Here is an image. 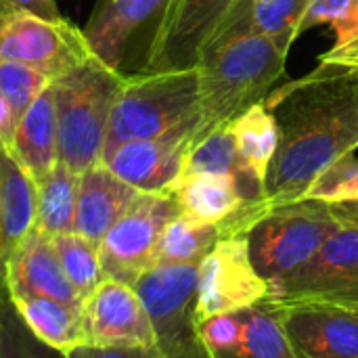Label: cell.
Masks as SVG:
<instances>
[{"label":"cell","mask_w":358,"mask_h":358,"mask_svg":"<svg viewBox=\"0 0 358 358\" xmlns=\"http://www.w3.org/2000/svg\"><path fill=\"white\" fill-rule=\"evenodd\" d=\"M279 147L264 180L266 208L306 197L313 182L358 147V65L321 61L264 99Z\"/></svg>","instance_id":"cell-1"},{"label":"cell","mask_w":358,"mask_h":358,"mask_svg":"<svg viewBox=\"0 0 358 358\" xmlns=\"http://www.w3.org/2000/svg\"><path fill=\"white\" fill-rule=\"evenodd\" d=\"M289 46V42L250 27L237 2L210 36L195 63L201 120L193 143L233 124L252 105L264 101L285 69Z\"/></svg>","instance_id":"cell-2"},{"label":"cell","mask_w":358,"mask_h":358,"mask_svg":"<svg viewBox=\"0 0 358 358\" xmlns=\"http://www.w3.org/2000/svg\"><path fill=\"white\" fill-rule=\"evenodd\" d=\"M201 120L197 69L141 71L124 80L111 109L103 153L128 141L197 132Z\"/></svg>","instance_id":"cell-3"},{"label":"cell","mask_w":358,"mask_h":358,"mask_svg":"<svg viewBox=\"0 0 358 358\" xmlns=\"http://www.w3.org/2000/svg\"><path fill=\"white\" fill-rule=\"evenodd\" d=\"M126 76L94 55L52 82L57 162L82 174L103 157L107 128Z\"/></svg>","instance_id":"cell-4"},{"label":"cell","mask_w":358,"mask_h":358,"mask_svg":"<svg viewBox=\"0 0 358 358\" xmlns=\"http://www.w3.org/2000/svg\"><path fill=\"white\" fill-rule=\"evenodd\" d=\"M340 227L325 201L275 206L245 233L252 264L271 285L308 262Z\"/></svg>","instance_id":"cell-5"},{"label":"cell","mask_w":358,"mask_h":358,"mask_svg":"<svg viewBox=\"0 0 358 358\" xmlns=\"http://www.w3.org/2000/svg\"><path fill=\"white\" fill-rule=\"evenodd\" d=\"M90 46L69 21H48L0 6V63H21L52 82L90 59Z\"/></svg>","instance_id":"cell-6"},{"label":"cell","mask_w":358,"mask_h":358,"mask_svg":"<svg viewBox=\"0 0 358 358\" xmlns=\"http://www.w3.org/2000/svg\"><path fill=\"white\" fill-rule=\"evenodd\" d=\"M178 214L180 208L172 191L141 193L99 243L105 279L134 285L155 264L159 237Z\"/></svg>","instance_id":"cell-7"},{"label":"cell","mask_w":358,"mask_h":358,"mask_svg":"<svg viewBox=\"0 0 358 358\" xmlns=\"http://www.w3.org/2000/svg\"><path fill=\"white\" fill-rule=\"evenodd\" d=\"M157 348L166 358L174 357L197 340V266L195 264H153L134 281Z\"/></svg>","instance_id":"cell-8"},{"label":"cell","mask_w":358,"mask_h":358,"mask_svg":"<svg viewBox=\"0 0 358 358\" xmlns=\"http://www.w3.org/2000/svg\"><path fill=\"white\" fill-rule=\"evenodd\" d=\"M268 298L275 302L323 300L358 306V229L342 224L308 262L271 283Z\"/></svg>","instance_id":"cell-9"},{"label":"cell","mask_w":358,"mask_h":358,"mask_svg":"<svg viewBox=\"0 0 358 358\" xmlns=\"http://www.w3.org/2000/svg\"><path fill=\"white\" fill-rule=\"evenodd\" d=\"M268 298V283L252 264L245 237H224L197 266L195 325L201 321L250 308Z\"/></svg>","instance_id":"cell-10"},{"label":"cell","mask_w":358,"mask_h":358,"mask_svg":"<svg viewBox=\"0 0 358 358\" xmlns=\"http://www.w3.org/2000/svg\"><path fill=\"white\" fill-rule=\"evenodd\" d=\"M239 0H168L153 31L145 71L195 67L201 48Z\"/></svg>","instance_id":"cell-11"},{"label":"cell","mask_w":358,"mask_h":358,"mask_svg":"<svg viewBox=\"0 0 358 358\" xmlns=\"http://www.w3.org/2000/svg\"><path fill=\"white\" fill-rule=\"evenodd\" d=\"M197 338L214 358H300L283 329L279 306L268 298L201 321Z\"/></svg>","instance_id":"cell-12"},{"label":"cell","mask_w":358,"mask_h":358,"mask_svg":"<svg viewBox=\"0 0 358 358\" xmlns=\"http://www.w3.org/2000/svg\"><path fill=\"white\" fill-rule=\"evenodd\" d=\"M275 304L300 358H358V306L323 300Z\"/></svg>","instance_id":"cell-13"},{"label":"cell","mask_w":358,"mask_h":358,"mask_svg":"<svg viewBox=\"0 0 358 358\" xmlns=\"http://www.w3.org/2000/svg\"><path fill=\"white\" fill-rule=\"evenodd\" d=\"M88 346H157L149 315L132 285L105 279L84 302Z\"/></svg>","instance_id":"cell-14"},{"label":"cell","mask_w":358,"mask_h":358,"mask_svg":"<svg viewBox=\"0 0 358 358\" xmlns=\"http://www.w3.org/2000/svg\"><path fill=\"white\" fill-rule=\"evenodd\" d=\"M191 145L193 134L128 141L103 153L101 164L141 193H168L185 174Z\"/></svg>","instance_id":"cell-15"},{"label":"cell","mask_w":358,"mask_h":358,"mask_svg":"<svg viewBox=\"0 0 358 358\" xmlns=\"http://www.w3.org/2000/svg\"><path fill=\"white\" fill-rule=\"evenodd\" d=\"M4 285L10 298L34 296L82 306L80 296L67 281L57 258L52 239L36 229L4 260Z\"/></svg>","instance_id":"cell-16"},{"label":"cell","mask_w":358,"mask_h":358,"mask_svg":"<svg viewBox=\"0 0 358 358\" xmlns=\"http://www.w3.org/2000/svg\"><path fill=\"white\" fill-rule=\"evenodd\" d=\"M141 191L117 178L105 164H96L80 174L73 233L101 243L107 231L136 201Z\"/></svg>","instance_id":"cell-17"},{"label":"cell","mask_w":358,"mask_h":358,"mask_svg":"<svg viewBox=\"0 0 358 358\" xmlns=\"http://www.w3.org/2000/svg\"><path fill=\"white\" fill-rule=\"evenodd\" d=\"M166 2L168 0H103L82 29L90 52L120 71L132 36L162 13Z\"/></svg>","instance_id":"cell-18"},{"label":"cell","mask_w":358,"mask_h":358,"mask_svg":"<svg viewBox=\"0 0 358 358\" xmlns=\"http://www.w3.org/2000/svg\"><path fill=\"white\" fill-rule=\"evenodd\" d=\"M36 203V178L0 143V264L34 231Z\"/></svg>","instance_id":"cell-19"},{"label":"cell","mask_w":358,"mask_h":358,"mask_svg":"<svg viewBox=\"0 0 358 358\" xmlns=\"http://www.w3.org/2000/svg\"><path fill=\"white\" fill-rule=\"evenodd\" d=\"M185 174L229 176L237 182L248 206L264 203V182L241 159L231 124L208 132L206 136L197 138L191 145L187 162H185Z\"/></svg>","instance_id":"cell-20"},{"label":"cell","mask_w":358,"mask_h":358,"mask_svg":"<svg viewBox=\"0 0 358 358\" xmlns=\"http://www.w3.org/2000/svg\"><path fill=\"white\" fill-rule=\"evenodd\" d=\"M10 302L25 327L52 350L71 355L88 346L82 306H67L57 300L34 296L10 298Z\"/></svg>","instance_id":"cell-21"},{"label":"cell","mask_w":358,"mask_h":358,"mask_svg":"<svg viewBox=\"0 0 358 358\" xmlns=\"http://www.w3.org/2000/svg\"><path fill=\"white\" fill-rule=\"evenodd\" d=\"M15 157L38 180L57 164V105L52 84L25 109L19 117L15 141Z\"/></svg>","instance_id":"cell-22"},{"label":"cell","mask_w":358,"mask_h":358,"mask_svg":"<svg viewBox=\"0 0 358 358\" xmlns=\"http://www.w3.org/2000/svg\"><path fill=\"white\" fill-rule=\"evenodd\" d=\"M172 193L180 214L208 224H227L248 208L237 182L220 174H185Z\"/></svg>","instance_id":"cell-23"},{"label":"cell","mask_w":358,"mask_h":358,"mask_svg":"<svg viewBox=\"0 0 358 358\" xmlns=\"http://www.w3.org/2000/svg\"><path fill=\"white\" fill-rule=\"evenodd\" d=\"M38 203L34 229L48 239L73 231L80 174L65 164H55L50 172L36 180Z\"/></svg>","instance_id":"cell-24"},{"label":"cell","mask_w":358,"mask_h":358,"mask_svg":"<svg viewBox=\"0 0 358 358\" xmlns=\"http://www.w3.org/2000/svg\"><path fill=\"white\" fill-rule=\"evenodd\" d=\"M237 149L248 168L264 182L279 147V128L264 101L252 105L231 124Z\"/></svg>","instance_id":"cell-25"},{"label":"cell","mask_w":358,"mask_h":358,"mask_svg":"<svg viewBox=\"0 0 358 358\" xmlns=\"http://www.w3.org/2000/svg\"><path fill=\"white\" fill-rule=\"evenodd\" d=\"M222 239V231L218 224H208L193 220L185 214H178L164 229L155 264H195L210 254V250Z\"/></svg>","instance_id":"cell-26"},{"label":"cell","mask_w":358,"mask_h":358,"mask_svg":"<svg viewBox=\"0 0 358 358\" xmlns=\"http://www.w3.org/2000/svg\"><path fill=\"white\" fill-rule=\"evenodd\" d=\"M52 245L67 281L84 302L105 281V273L99 256V243L71 231L52 237Z\"/></svg>","instance_id":"cell-27"},{"label":"cell","mask_w":358,"mask_h":358,"mask_svg":"<svg viewBox=\"0 0 358 358\" xmlns=\"http://www.w3.org/2000/svg\"><path fill=\"white\" fill-rule=\"evenodd\" d=\"M308 2L310 0H239V8L250 27L292 44L298 38V27Z\"/></svg>","instance_id":"cell-28"},{"label":"cell","mask_w":358,"mask_h":358,"mask_svg":"<svg viewBox=\"0 0 358 358\" xmlns=\"http://www.w3.org/2000/svg\"><path fill=\"white\" fill-rule=\"evenodd\" d=\"M86 348H80L71 355H63L42 344L19 319L8 298L0 327V358H86Z\"/></svg>","instance_id":"cell-29"},{"label":"cell","mask_w":358,"mask_h":358,"mask_svg":"<svg viewBox=\"0 0 358 358\" xmlns=\"http://www.w3.org/2000/svg\"><path fill=\"white\" fill-rule=\"evenodd\" d=\"M317 25H329L336 36V48L358 38V0H310L300 21L298 36Z\"/></svg>","instance_id":"cell-30"},{"label":"cell","mask_w":358,"mask_h":358,"mask_svg":"<svg viewBox=\"0 0 358 358\" xmlns=\"http://www.w3.org/2000/svg\"><path fill=\"white\" fill-rule=\"evenodd\" d=\"M52 84L42 71L21 63H0V94L21 117L25 109Z\"/></svg>","instance_id":"cell-31"},{"label":"cell","mask_w":358,"mask_h":358,"mask_svg":"<svg viewBox=\"0 0 358 358\" xmlns=\"http://www.w3.org/2000/svg\"><path fill=\"white\" fill-rule=\"evenodd\" d=\"M304 199H317L325 203L358 201V159L355 157V153L329 166L313 182Z\"/></svg>","instance_id":"cell-32"},{"label":"cell","mask_w":358,"mask_h":358,"mask_svg":"<svg viewBox=\"0 0 358 358\" xmlns=\"http://www.w3.org/2000/svg\"><path fill=\"white\" fill-rule=\"evenodd\" d=\"M86 358H166V355L157 346H88Z\"/></svg>","instance_id":"cell-33"},{"label":"cell","mask_w":358,"mask_h":358,"mask_svg":"<svg viewBox=\"0 0 358 358\" xmlns=\"http://www.w3.org/2000/svg\"><path fill=\"white\" fill-rule=\"evenodd\" d=\"M0 6L10 8V10L31 13V15L48 19V21H61L63 19L55 0H0Z\"/></svg>","instance_id":"cell-34"},{"label":"cell","mask_w":358,"mask_h":358,"mask_svg":"<svg viewBox=\"0 0 358 358\" xmlns=\"http://www.w3.org/2000/svg\"><path fill=\"white\" fill-rule=\"evenodd\" d=\"M17 124H19V115L15 113L10 103L0 94V143L6 149H10V151H13V141H15Z\"/></svg>","instance_id":"cell-35"},{"label":"cell","mask_w":358,"mask_h":358,"mask_svg":"<svg viewBox=\"0 0 358 358\" xmlns=\"http://www.w3.org/2000/svg\"><path fill=\"white\" fill-rule=\"evenodd\" d=\"M329 210L334 218L344 227L358 229V201H342V203H329Z\"/></svg>","instance_id":"cell-36"},{"label":"cell","mask_w":358,"mask_h":358,"mask_svg":"<svg viewBox=\"0 0 358 358\" xmlns=\"http://www.w3.org/2000/svg\"><path fill=\"white\" fill-rule=\"evenodd\" d=\"M321 61H331V63H348V65H358V38L352 40L346 46H334L327 55L321 57Z\"/></svg>","instance_id":"cell-37"},{"label":"cell","mask_w":358,"mask_h":358,"mask_svg":"<svg viewBox=\"0 0 358 358\" xmlns=\"http://www.w3.org/2000/svg\"><path fill=\"white\" fill-rule=\"evenodd\" d=\"M170 358H214V355L199 342V338L195 342H191L187 348H182L180 352H176L174 357Z\"/></svg>","instance_id":"cell-38"},{"label":"cell","mask_w":358,"mask_h":358,"mask_svg":"<svg viewBox=\"0 0 358 358\" xmlns=\"http://www.w3.org/2000/svg\"><path fill=\"white\" fill-rule=\"evenodd\" d=\"M6 302H8V292H6V285H4V268L0 264V327H2V315H4Z\"/></svg>","instance_id":"cell-39"}]
</instances>
